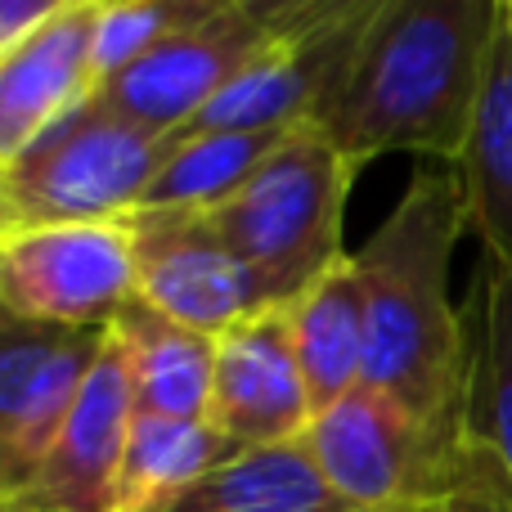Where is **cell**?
Segmentation results:
<instances>
[{"label": "cell", "mask_w": 512, "mask_h": 512, "mask_svg": "<svg viewBox=\"0 0 512 512\" xmlns=\"http://www.w3.org/2000/svg\"><path fill=\"white\" fill-rule=\"evenodd\" d=\"M504 0H378L315 126L355 167L382 153L459 162Z\"/></svg>", "instance_id": "cell-1"}, {"label": "cell", "mask_w": 512, "mask_h": 512, "mask_svg": "<svg viewBox=\"0 0 512 512\" xmlns=\"http://www.w3.org/2000/svg\"><path fill=\"white\" fill-rule=\"evenodd\" d=\"M468 230L459 171L423 162L355 252L369 306L364 382L432 432L463 436L468 387V319L450 297V261Z\"/></svg>", "instance_id": "cell-2"}, {"label": "cell", "mask_w": 512, "mask_h": 512, "mask_svg": "<svg viewBox=\"0 0 512 512\" xmlns=\"http://www.w3.org/2000/svg\"><path fill=\"white\" fill-rule=\"evenodd\" d=\"M355 171L360 167L342 158L319 126H297L239 194L203 212L216 239L261 283L270 306H292L351 256L342 248V221Z\"/></svg>", "instance_id": "cell-3"}, {"label": "cell", "mask_w": 512, "mask_h": 512, "mask_svg": "<svg viewBox=\"0 0 512 512\" xmlns=\"http://www.w3.org/2000/svg\"><path fill=\"white\" fill-rule=\"evenodd\" d=\"M167 153L171 135L122 122L90 95L5 167L0 234L126 221L140 212Z\"/></svg>", "instance_id": "cell-4"}, {"label": "cell", "mask_w": 512, "mask_h": 512, "mask_svg": "<svg viewBox=\"0 0 512 512\" xmlns=\"http://www.w3.org/2000/svg\"><path fill=\"white\" fill-rule=\"evenodd\" d=\"M315 9L319 0H221L212 18L108 77L95 99L122 122L176 135L239 86L252 63L288 41Z\"/></svg>", "instance_id": "cell-5"}, {"label": "cell", "mask_w": 512, "mask_h": 512, "mask_svg": "<svg viewBox=\"0 0 512 512\" xmlns=\"http://www.w3.org/2000/svg\"><path fill=\"white\" fill-rule=\"evenodd\" d=\"M306 445L360 512H445L468 477L463 436L432 432L373 387H355L315 414Z\"/></svg>", "instance_id": "cell-6"}, {"label": "cell", "mask_w": 512, "mask_h": 512, "mask_svg": "<svg viewBox=\"0 0 512 512\" xmlns=\"http://www.w3.org/2000/svg\"><path fill=\"white\" fill-rule=\"evenodd\" d=\"M135 288V239L126 221L0 234V306L9 315L108 333L135 301Z\"/></svg>", "instance_id": "cell-7"}, {"label": "cell", "mask_w": 512, "mask_h": 512, "mask_svg": "<svg viewBox=\"0 0 512 512\" xmlns=\"http://www.w3.org/2000/svg\"><path fill=\"white\" fill-rule=\"evenodd\" d=\"M108 333L36 324L0 306V499L23 490L59 441Z\"/></svg>", "instance_id": "cell-8"}, {"label": "cell", "mask_w": 512, "mask_h": 512, "mask_svg": "<svg viewBox=\"0 0 512 512\" xmlns=\"http://www.w3.org/2000/svg\"><path fill=\"white\" fill-rule=\"evenodd\" d=\"M378 0H319V9L279 41L248 77L230 86L185 131H297L315 126L337 81L351 68V54L364 36ZM180 135V131H176Z\"/></svg>", "instance_id": "cell-9"}, {"label": "cell", "mask_w": 512, "mask_h": 512, "mask_svg": "<svg viewBox=\"0 0 512 512\" xmlns=\"http://www.w3.org/2000/svg\"><path fill=\"white\" fill-rule=\"evenodd\" d=\"M135 239V297L167 319L221 337L248 315L274 310L261 283L216 239L198 212H140L126 216Z\"/></svg>", "instance_id": "cell-10"}, {"label": "cell", "mask_w": 512, "mask_h": 512, "mask_svg": "<svg viewBox=\"0 0 512 512\" xmlns=\"http://www.w3.org/2000/svg\"><path fill=\"white\" fill-rule=\"evenodd\" d=\"M135 423V387L113 328L95 369L63 423L59 441L23 490L0 499V512H117V472Z\"/></svg>", "instance_id": "cell-11"}, {"label": "cell", "mask_w": 512, "mask_h": 512, "mask_svg": "<svg viewBox=\"0 0 512 512\" xmlns=\"http://www.w3.org/2000/svg\"><path fill=\"white\" fill-rule=\"evenodd\" d=\"M212 423L239 450L297 441L315 423L288 306L248 315L216 337Z\"/></svg>", "instance_id": "cell-12"}, {"label": "cell", "mask_w": 512, "mask_h": 512, "mask_svg": "<svg viewBox=\"0 0 512 512\" xmlns=\"http://www.w3.org/2000/svg\"><path fill=\"white\" fill-rule=\"evenodd\" d=\"M104 0H59L41 27L0 50V162H14L59 117L95 95V32Z\"/></svg>", "instance_id": "cell-13"}, {"label": "cell", "mask_w": 512, "mask_h": 512, "mask_svg": "<svg viewBox=\"0 0 512 512\" xmlns=\"http://www.w3.org/2000/svg\"><path fill=\"white\" fill-rule=\"evenodd\" d=\"M454 171L463 185L468 230L481 239L486 261L512 274V32L504 18L490 45L477 113Z\"/></svg>", "instance_id": "cell-14"}, {"label": "cell", "mask_w": 512, "mask_h": 512, "mask_svg": "<svg viewBox=\"0 0 512 512\" xmlns=\"http://www.w3.org/2000/svg\"><path fill=\"white\" fill-rule=\"evenodd\" d=\"M468 319V387H463V441L499 468L512 486V274L481 256Z\"/></svg>", "instance_id": "cell-15"}, {"label": "cell", "mask_w": 512, "mask_h": 512, "mask_svg": "<svg viewBox=\"0 0 512 512\" xmlns=\"http://www.w3.org/2000/svg\"><path fill=\"white\" fill-rule=\"evenodd\" d=\"M113 337L126 355L135 409L162 418H212L216 337L185 328L135 297L117 315Z\"/></svg>", "instance_id": "cell-16"}, {"label": "cell", "mask_w": 512, "mask_h": 512, "mask_svg": "<svg viewBox=\"0 0 512 512\" xmlns=\"http://www.w3.org/2000/svg\"><path fill=\"white\" fill-rule=\"evenodd\" d=\"M288 319L310 405H315V414H324L328 405H337L364 382L369 306H364V279L355 252L342 256L315 288L301 292L288 306Z\"/></svg>", "instance_id": "cell-17"}, {"label": "cell", "mask_w": 512, "mask_h": 512, "mask_svg": "<svg viewBox=\"0 0 512 512\" xmlns=\"http://www.w3.org/2000/svg\"><path fill=\"white\" fill-rule=\"evenodd\" d=\"M158 512H360L346 504L315 463L306 436L256 445L180 490Z\"/></svg>", "instance_id": "cell-18"}, {"label": "cell", "mask_w": 512, "mask_h": 512, "mask_svg": "<svg viewBox=\"0 0 512 512\" xmlns=\"http://www.w3.org/2000/svg\"><path fill=\"white\" fill-rule=\"evenodd\" d=\"M234 454L239 445L212 418H162L135 409L117 472V512H158Z\"/></svg>", "instance_id": "cell-19"}, {"label": "cell", "mask_w": 512, "mask_h": 512, "mask_svg": "<svg viewBox=\"0 0 512 512\" xmlns=\"http://www.w3.org/2000/svg\"><path fill=\"white\" fill-rule=\"evenodd\" d=\"M288 131H180L140 212H216L283 144ZM135 212V216H140Z\"/></svg>", "instance_id": "cell-20"}, {"label": "cell", "mask_w": 512, "mask_h": 512, "mask_svg": "<svg viewBox=\"0 0 512 512\" xmlns=\"http://www.w3.org/2000/svg\"><path fill=\"white\" fill-rule=\"evenodd\" d=\"M216 5L221 0H104L95 32V81L104 86L108 77L140 63L171 36L198 27L203 18H212Z\"/></svg>", "instance_id": "cell-21"}, {"label": "cell", "mask_w": 512, "mask_h": 512, "mask_svg": "<svg viewBox=\"0 0 512 512\" xmlns=\"http://www.w3.org/2000/svg\"><path fill=\"white\" fill-rule=\"evenodd\" d=\"M445 512H512V486L499 477V468L490 459H481L468 445V477L463 490L454 495V504Z\"/></svg>", "instance_id": "cell-22"}, {"label": "cell", "mask_w": 512, "mask_h": 512, "mask_svg": "<svg viewBox=\"0 0 512 512\" xmlns=\"http://www.w3.org/2000/svg\"><path fill=\"white\" fill-rule=\"evenodd\" d=\"M54 9H59V0H0V50H9L32 27H41Z\"/></svg>", "instance_id": "cell-23"}, {"label": "cell", "mask_w": 512, "mask_h": 512, "mask_svg": "<svg viewBox=\"0 0 512 512\" xmlns=\"http://www.w3.org/2000/svg\"><path fill=\"white\" fill-rule=\"evenodd\" d=\"M504 23H508V32H512V0H504Z\"/></svg>", "instance_id": "cell-24"}, {"label": "cell", "mask_w": 512, "mask_h": 512, "mask_svg": "<svg viewBox=\"0 0 512 512\" xmlns=\"http://www.w3.org/2000/svg\"><path fill=\"white\" fill-rule=\"evenodd\" d=\"M0 194H5V162H0Z\"/></svg>", "instance_id": "cell-25"}]
</instances>
